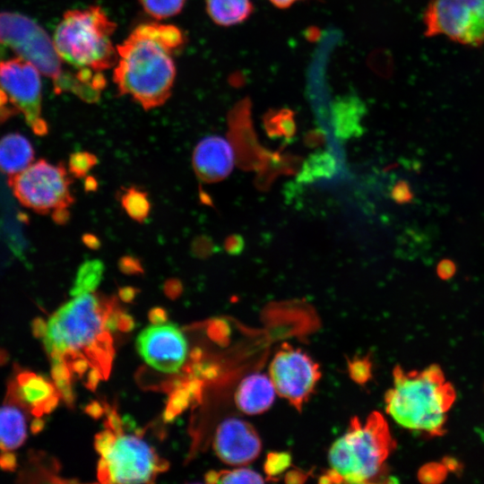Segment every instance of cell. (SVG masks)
<instances>
[{"mask_svg":"<svg viewBox=\"0 0 484 484\" xmlns=\"http://www.w3.org/2000/svg\"><path fill=\"white\" fill-rule=\"evenodd\" d=\"M132 325L115 298L91 292L73 296L46 322H35L34 333L50 358L54 383L66 387L90 368L107 377L114 355L110 332Z\"/></svg>","mask_w":484,"mask_h":484,"instance_id":"6da1fadb","label":"cell"},{"mask_svg":"<svg viewBox=\"0 0 484 484\" xmlns=\"http://www.w3.org/2000/svg\"><path fill=\"white\" fill-rule=\"evenodd\" d=\"M186 38L175 25L147 22L136 26L117 46L113 82L120 96L145 110L162 106L171 96L177 68L174 55Z\"/></svg>","mask_w":484,"mask_h":484,"instance_id":"7a4b0ae2","label":"cell"},{"mask_svg":"<svg viewBox=\"0 0 484 484\" xmlns=\"http://www.w3.org/2000/svg\"><path fill=\"white\" fill-rule=\"evenodd\" d=\"M393 376V386L385 395L387 413L407 429L442 435L455 392L441 368L431 365L419 371H405L397 366Z\"/></svg>","mask_w":484,"mask_h":484,"instance_id":"3957f363","label":"cell"},{"mask_svg":"<svg viewBox=\"0 0 484 484\" xmlns=\"http://www.w3.org/2000/svg\"><path fill=\"white\" fill-rule=\"evenodd\" d=\"M395 443L388 424L378 411L364 421L350 419L347 431L331 445L330 471L322 482L368 483L385 473V462Z\"/></svg>","mask_w":484,"mask_h":484,"instance_id":"277c9868","label":"cell"},{"mask_svg":"<svg viewBox=\"0 0 484 484\" xmlns=\"http://www.w3.org/2000/svg\"><path fill=\"white\" fill-rule=\"evenodd\" d=\"M0 43L50 78L56 94L69 92L87 103L99 100L101 87L81 70L65 69L48 33L29 17L0 13Z\"/></svg>","mask_w":484,"mask_h":484,"instance_id":"5b68a950","label":"cell"},{"mask_svg":"<svg viewBox=\"0 0 484 484\" xmlns=\"http://www.w3.org/2000/svg\"><path fill=\"white\" fill-rule=\"evenodd\" d=\"M117 24L99 5L66 11L53 37L61 59L74 69L103 73L117 61L112 36Z\"/></svg>","mask_w":484,"mask_h":484,"instance_id":"8992f818","label":"cell"},{"mask_svg":"<svg viewBox=\"0 0 484 484\" xmlns=\"http://www.w3.org/2000/svg\"><path fill=\"white\" fill-rule=\"evenodd\" d=\"M101 455L98 478L104 483H149L168 468L155 450L139 435L124 434L122 426L96 436Z\"/></svg>","mask_w":484,"mask_h":484,"instance_id":"52a82bcc","label":"cell"},{"mask_svg":"<svg viewBox=\"0 0 484 484\" xmlns=\"http://www.w3.org/2000/svg\"><path fill=\"white\" fill-rule=\"evenodd\" d=\"M70 176L63 162L53 164L39 160L11 176L8 182L22 205L51 215L57 224H65L70 218L69 207L74 203Z\"/></svg>","mask_w":484,"mask_h":484,"instance_id":"ba28073f","label":"cell"},{"mask_svg":"<svg viewBox=\"0 0 484 484\" xmlns=\"http://www.w3.org/2000/svg\"><path fill=\"white\" fill-rule=\"evenodd\" d=\"M423 23L425 35H443L462 45L484 42V0H431Z\"/></svg>","mask_w":484,"mask_h":484,"instance_id":"9c48e42d","label":"cell"},{"mask_svg":"<svg viewBox=\"0 0 484 484\" xmlns=\"http://www.w3.org/2000/svg\"><path fill=\"white\" fill-rule=\"evenodd\" d=\"M276 393L301 411L321 377L319 365L305 351L283 344L269 366Z\"/></svg>","mask_w":484,"mask_h":484,"instance_id":"30bf717a","label":"cell"},{"mask_svg":"<svg viewBox=\"0 0 484 484\" xmlns=\"http://www.w3.org/2000/svg\"><path fill=\"white\" fill-rule=\"evenodd\" d=\"M40 72L18 56L0 61V88L11 104L22 113L34 134L45 135L48 126L42 116Z\"/></svg>","mask_w":484,"mask_h":484,"instance_id":"8fae6325","label":"cell"},{"mask_svg":"<svg viewBox=\"0 0 484 484\" xmlns=\"http://www.w3.org/2000/svg\"><path fill=\"white\" fill-rule=\"evenodd\" d=\"M136 348L143 360L163 373H177L187 357V342L174 324H153L136 339Z\"/></svg>","mask_w":484,"mask_h":484,"instance_id":"7c38bea8","label":"cell"},{"mask_svg":"<svg viewBox=\"0 0 484 484\" xmlns=\"http://www.w3.org/2000/svg\"><path fill=\"white\" fill-rule=\"evenodd\" d=\"M251 101L245 98L236 103L228 114V138L235 163L244 170H260L268 160L272 151L258 142L251 117Z\"/></svg>","mask_w":484,"mask_h":484,"instance_id":"4fadbf2b","label":"cell"},{"mask_svg":"<svg viewBox=\"0 0 484 484\" xmlns=\"http://www.w3.org/2000/svg\"><path fill=\"white\" fill-rule=\"evenodd\" d=\"M213 449L225 463L244 466L259 456L262 442L255 428L249 422L229 418L217 428L213 437Z\"/></svg>","mask_w":484,"mask_h":484,"instance_id":"5bb4252c","label":"cell"},{"mask_svg":"<svg viewBox=\"0 0 484 484\" xmlns=\"http://www.w3.org/2000/svg\"><path fill=\"white\" fill-rule=\"evenodd\" d=\"M60 396L56 385L46 377L30 371H21L11 382L6 400L40 417L54 410Z\"/></svg>","mask_w":484,"mask_h":484,"instance_id":"9a60e30c","label":"cell"},{"mask_svg":"<svg viewBox=\"0 0 484 484\" xmlns=\"http://www.w3.org/2000/svg\"><path fill=\"white\" fill-rule=\"evenodd\" d=\"M235 155L230 143L221 136L202 139L194 147L192 166L198 179L211 184L225 179L232 171Z\"/></svg>","mask_w":484,"mask_h":484,"instance_id":"2e32d148","label":"cell"},{"mask_svg":"<svg viewBox=\"0 0 484 484\" xmlns=\"http://www.w3.org/2000/svg\"><path fill=\"white\" fill-rule=\"evenodd\" d=\"M275 393L270 376L264 374H252L238 385L235 393V402L246 414H261L272 406Z\"/></svg>","mask_w":484,"mask_h":484,"instance_id":"e0dca14e","label":"cell"},{"mask_svg":"<svg viewBox=\"0 0 484 484\" xmlns=\"http://www.w3.org/2000/svg\"><path fill=\"white\" fill-rule=\"evenodd\" d=\"M34 150L22 134L12 133L0 139V170L13 176L33 162Z\"/></svg>","mask_w":484,"mask_h":484,"instance_id":"ac0fdd59","label":"cell"},{"mask_svg":"<svg viewBox=\"0 0 484 484\" xmlns=\"http://www.w3.org/2000/svg\"><path fill=\"white\" fill-rule=\"evenodd\" d=\"M23 409L6 400L0 407V450L7 453L20 447L27 436V419Z\"/></svg>","mask_w":484,"mask_h":484,"instance_id":"d6986e66","label":"cell"},{"mask_svg":"<svg viewBox=\"0 0 484 484\" xmlns=\"http://www.w3.org/2000/svg\"><path fill=\"white\" fill-rule=\"evenodd\" d=\"M205 10L215 24L229 27L247 20L254 4L251 0H205Z\"/></svg>","mask_w":484,"mask_h":484,"instance_id":"ffe728a7","label":"cell"},{"mask_svg":"<svg viewBox=\"0 0 484 484\" xmlns=\"http://www.w3.org/2000/svg\"><path fill=\"white\" fill-rule=\"evenodd\" d=\"M362 105L354 99L340 100L333 108V126L335 135L348 140L361 134Z\"/></svg>","mask_w":484,"mask_h":484,"instance_id":"44dd1931","label":"cell"},{"mask_svg":"<svg viewBox=\"0 0 484 484\" xmlns=\"http://www.w3.org/2000/svg\"><path fill=\"white\" fill-rule=\"evenodd\" d=\"M300 165V159L297 156L272 152L264 166L257 171L255 186L266 190L274 179L283 174H292Z\"/></svg>","mask_w":484,"mask_h":484,"instance_id":"7402d4cb","label":"cell"},{"mask_svg":"<svg viewBox=\"0 0 484 484\" xmlns=\"http://www.w3.org/2000/svg\"><path fill=\"white\" fill-rule=\"evenodd\" d=\"M263 124L271 138L290 141L297 132L294 112L285 108L268 110L263 117Z\"/></svg>","mask_w":484,"mask_h":484,"instance_id":"603a6c76","label":"cell"},{"mask_svg":"<svg viewBox=\"0 0 484 484\" xmlns=\"http://www.w3.org/2000/svg\"><path fill=\"white\" fill-rule=\"evenodd\" d=\"M337 163L333 155L327 151H321L310 155L303 163L298 173V181L311 183L319 178L333 176Z\"/></svg>","mask_w":484,"mask_h":484,"instance_id":"cb8c5ba5","label":"cell"},{"mask_svg":"<svg viewBox=\"0 0 484 484\" xmlns=\"http://www.w3.org/2000/svg\"><path fill=\"white\" fill-rule=\"evenodd\" d=\"M118 199L123 210L134 221L143 223L149 217L151 203L147 191L135 186L124 187Z\"/></svg>","mask_w":484,"mask_h":484,"instance_id":"d4e9b609","label":"cell"},{"mask_svg":"<svg viewBox=\"0 0 484 484\" xmlns=\"http://www.w3.org/2000/svg\"><path fill=\"white\" fill-rule=\"evenodd\" d=\"M104 273V264L98 259L84 262L79 268L71 289V295L78 296L94 292Z\"/></svg>","mask_w":484,"mask_h":484,"instance_id":"484cf974","label":"cell"},{"mask_svg":"<svg viewBox=\"0 0 484 484\" xmlns=\"http://www.w3.org/2000/svg\"><path fill=\"white\" fill-rule=\"evenodd\" d=\"M205 480L209 483H262L264 481L262 475L246 468L210 471L205 474Z\"/></svg>","mask_w":484,"mask_h":484,"instance_id":"4316f807","label":"cell"},{"mask_svg":"<svg viewBox=\"0 0 484 484\" xmlns=\"http://www.w3.org/2000/svg\"><path fill=\"white\" fill-rule=\"evenodd\" d=\"M143 11L156 20H164L178 14L186 0H139Z\"/></svg>","mask_w":484,"mask_h":484,"instance_id":"83f0119b","label":"cell"},{"mask_svg":"<svg viewBox=\"0 0 484 484\" xmlns=\"http://www.w3.org/2000/svg\"><path fill=\"white\" fill-rule=\"evenodd\" d=\"M98 164V157L90 151H81L72 153L68 160V171L76 178L85 177Z\"/></svg>","mask_w":484,"mask_h":484,"instance_id":"f1b7e54d","label":"cell"},{"mask_svg":"<svg viewBox=\"0 0 484 484\" xmlns=\"http://www.w3.org/2000/svg\"><path fill=\"white\" fill-rule=\"evenodd\" d=\"M290 464V455L286 453H272L268 454L264 468L270 477L283 471Z\"/></svg>","mask_w":484,"mask_h":484,"instance_id":"f546056e","label":"cell"},{"mask_svg":"<svg viewBox=\"0 0 484 484\" xmlns=\"http://www.w3.org/2000/svg\"><path fill=\"white\" fill-rule=\"evenodd\" d=\"M215 246L207 236L200 235L196 237L191 243V253L198 258H207L213 254Z\"/></svg>","mask_w":484,"mask_h":484,"instance_id":"4dcf8cb0","label":"cell"},{"mask_svg":"<svg viewBox=\"0 0 484 484\" xmlns=\"http://www.w3.org/2000/svg\"><path fill=\"white\" fill-rule=\"evenodd\" d=\"M349 372L354 381L364 383L370 376V363L367 359H354L349 362Z\"/></svg>","mask_w":484,"mask_h":484,"instance_id":"1f68e13d","label":"cell"},{"mask_svg":"<svg viewBox=\"0 0 484 484\" xmlns=\"http://www.w3.org/2000/svg\"><path fill=\"white\" fill-rule=\"evenodd\" d=\"M118 269L125 274L138 275L143 272V267L140 259L136 256L125 255L119 258Z\"/></svg>","mask_w":484,"mask_h":484,"instance_id":"d6a6232c","label":"cell"},{"mask_svg":"<svg viewBox=\"0 0 484 484\" xmlns=\"http://www.w3.org/2000/svg\"><path fill=\"white\" fill-rule=\"evenodd\" d=\"M223 246L228 254L237 255L243 251L245 242L240 235L231 234L225 238Z\"/></svg>","mask_w":484,"mask_h":484,"instance_id":"836d02e7","label":"cell"},{"mask_svg":"<svg viewBox=\"0 0 484 484\" xmlns=\"http://www.w3.org/2000/svg\"><path fill=\"white\" fill-rule=\"evenodd\" d=\"M8 99L9 98L6 93L0 88V122H3L18 111L14 107L8 106Z\"/></svg>","mask_w":484,"mask_h":484,"instance_id":"e575fe53","label":"cell"},{"mask_svg":"<svg viewBox=\"0 0 484 484\" xmlns=\"http://www.w3.org/2000/svg\"><path fill=\"white\" fill-rule=\"evenodd\" d=\"M168 296L175 298L182 291V284L177 279H169L164 286Z\"/></svg>","mask_w":484,"mask_h":484,"instance_id":"d590c367","label":"cell"},{"mask_svg":"<svg viewBox=\"0 0 484 484\" xmlns=\"http://www.w3.org/2000/svg\"><path fill=\"white\" fill-rule=\"evenodd\" d=\"M82 243L90 249L97 250L100 247V239L92 233H85L82 235Z\"/></svg>","mask_w":484,"mask_h":484,"instance_id":"8d00e7d4","label":"cell"},{"mask_svg":"<svg viewBox=\"0 0 484 484\" xmlns=\"http://www.w3.org/2000/svg\"><path fill=\"white\" fill-rule=\"evenodd\" d=\"M138 290L134 287H123L118 290L119 298L125 302H131L136 296Z\"/></svg>","mask_w":484,"mask_h":484,"instance_id":"74e56055","label":"cell"},{"mask_svg":"<svg viewBox=\"0 0 484 484\" xmlns=\"http://www.w3.org/2000/svg\"><path fill=\"white\" fill-rule=\"evenodd\" d=\"M392 194L396 201L402 202L408 197V189L404 184H398L393 188Z\"/></svg>","mask_w":484,"mask_h":484,"instance_id":"f35d334b","label":"cell"},{"mask_svg":"<svg viewBox=\"0 0 484 484\" xmlns=\"http://www.w3.org/2000/svg\"><path fill=\"white\" fill-rule=\"evenodd\" d=\"M150 318L153 324L163 323L166 321L167 314L162 308L155 307L151 311Z\"/></svg>","mask_w":484,"mask_h":484,"instance_id":"ab89813d","label":"cell"},{"mask_svg":"<svg viewBox=\"0 0 484 484\" xmlns=\"http://www.w3.org/2000/svg\"><path fill=\"white\" fill-rule=\"evenodd\" d=\"M97 189H98L97 179L92 176L87 175L84 180L85 192H95Z\"/></svg>","mask_w":484,"mask_h":484,"instance_id":"60d3db41","label":"cell"},{"mask_svg":"<svg viewBox=\"0 0 484 484\" xmlns=\"http://www.w3.org/2000/svg\"><path fill=\"white\" fill-rule=\"evenodd\" d=\"M300 0H269V2L277 8L286 9Z\"/></svg>","mask_w":484,"mask_h":484,"instance_id":"b9f144b4","label":"cell"}]
</instances>
